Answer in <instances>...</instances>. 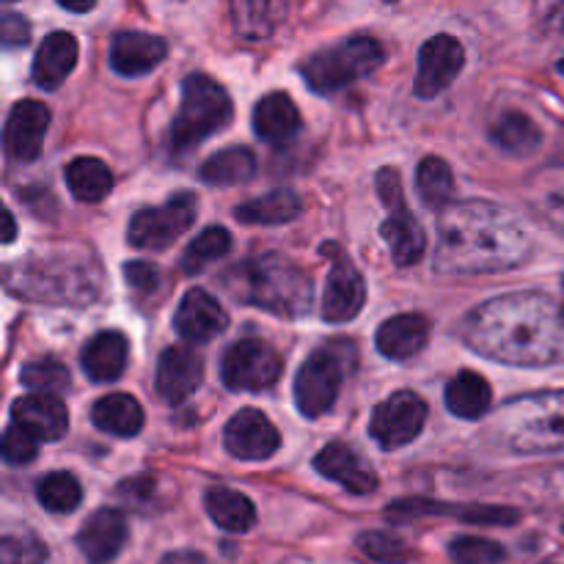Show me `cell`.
Returning a JSON list of instances; mask_svg holds the SVG:
<instances>
[{"mask_svg": "<svg viewBox=\"0 0 564 564\" xmlns=\"http://www.w3.org/2000/svg\"><path fill=\"white\" fill-rule=\"evenodd\" d=\"M463 341L510 367L564 364V312L545 292H510L485 301L463 319Z\"/></svg>", "mask_w": 564, "mask_h": 564, "instance_id": "cell-1", "label": "cell"}, {"mask_svg": "<svg viewBox=\"0 0 564 564\" xmlns=\"http://www.w3.org/2000/svg\"><path fill=\"white\" fill-rule=\"evenodd\" d=\"M532 253V237L516 213L494 202H452L438 213L435 270L446 275L501 273Z\"/></svg>", "mask_w": 564, "mask_h": 564, "instance_id": "cell-2", "label": "cell"}, {"mask_svg": "<svg viewBox=\"0 0 564 564\" xmlns=\"http://www.w3.org/2000/svg\"><path fill=\"white\" fill-rule=\"evenodd\" d=\"M3 281L14 295L36 303L86 306L102 295V268L86 248H53L6 264Z\"/></svg>", "mask_w": 564, "mask_h": 564, "instance_id": "cell-3", "label": "cell"}, {"mask_svg": "<svg viewBox=\"0 0 564 564\" xmlns=\"http://www.w3.org/2000/svg\"><path fill=\"white\" fill-rule=\"evenodd\" d=\"M229 284L237 301H246L286 319L308 314L314 301L312 279L303 273L301 264L281 253H262V257L240 264L229 275Z\"/></svg>", "mask_w": 564, "mask_h": 564, "instance_id": "cell-4", "label": "cell"}, {"mask_svg": "<svg viewBox=\"0 0 564 564\" xmlns=\"http://www.w3.org/2000/svg\"><path fill=\"white\" fill-rule=\"evenodd\" d=\"M499 433L505 444L521 455L564 452V391L521 397L501 408Z\"/></svg>", "mask_w": 564, "mask_h": 564, "instance_id": "cell-5", "label": "cell"}, {"mask_svg": "<svg viewBox=\"0 0 564 564\" xmlns=\"http://www.w3.org/2000/svg\"><path fill=\"white\" fill-rule=\"evenodd\" d=\"M231 99L224 86L207 75H187L182 83V102L171 124V149L185 154L224 130L231 121Z\"/></svg>", "mask_w": 564, "mask_h": 564, "instance_id": "cell-6", "label": "cell"}, {"mask_svg": "<svg viewBox=\"0 0 564 564\" xmlns=\"http://www.w3.org/2000/svg\"><path fill=\"white\" fill-rule=\"evenodd\" d=\"M383 61L386 53L380 42L369 36H352L347 42L336 44V47H325L314 53L303 64V77H306L312 91L336 94L372 75Z\"/></svg>", "mask_w": 564, "mask_h": 564, "instance_id": "cell-7", "label": "cell"}, {"mask_svg": "<svg viewBox=\"0 0 564 564\" xmlns=\"http://www.w3.org/2000/svg\"><path fill=\"white\" fill-rule=\"evenodd\" d=\"M352 361H356V347L341 345V341L314 350L295 375L297 411L306 419L325 416L336 405L341 380Z\"/></svg>", "mask_w": 564, "mask_h": 564, "instance_id": "cell-8", "label": "cell"}, {"mask_svg": "<svg viewBox=\"0 0 564 564\" xmlns=\"http://www.w3.org/2000/svg\"><path fill=\"white\" fill-rule=\"evenodd\" d=\"M375 185H378L380 198H383L386 209H389V218L380 226V235L389 242L391 259H394L397 268H411V264L422 259L427 240H424V229L405 204L400 171L380 169L378 176H375Z\"/></svg>", "mask_w": 564, "mask_h": 564, "instance_id": "cell-9", "label": "cell"}, {"mask_svg": "<svg viewBox=\"0 0 564 564\" xmlns=\"http://www.w3.org/2000/svg\"><path fill=\"white\" fill-rule=\"evenodd\" d=\"M196 196L191 191L174 193L163 207L138 209L127 229V240L141 251H163L180 240L196 220Z\"/></svg>", "mask_w": 564, "mask_h": 564, "instance_id": "cell-10", "label": "cell"}, {"mask_svg": "<svg viewBox=\"0 0 564 564\" xmlns=\"http://www.w3.org/2000/svg\"><path fill=\"white\" fill-rule=\"evenodd\" d=\"M281 372L284 361L279 350L257 336L235 341L220 361V380L231 391H264L279 383Z\"/></svg>", "mask_w": 564, "mask_h": 564, "instance_id": "cell-11", "label": "cell"}, {"mask_svg": "<svg viewBox=\"0 0 564 564\" xmlns=\"http://www.w3.org/2000/svg\"><path fill=\"white\" fill-rule=\"evenodd\" d=\"M427 422V402L413 391H397L389 400L375 405L369 419V435L380 444V449L394 452L419 438Z\"/></svg>", "mask_w": 564, "mask_h": 564, "instance_id": "cell-12", "label": "cell"}, {"mask_svg": "<svg viewBox=\"0 0 564 564\" xmlns=\"http://www.w3.org/2000/svg\"><path fill=\"white\" fill-rule=\"evenodd\" d=\"M463 64H466V50L455 36L441 33V36L427 39L419 50V69L416 80H413L416 97L433 99L444 94L457 80Z\"/></svg>", "mask_w": 564, "mask_h": 564, "instance_id": "cell-13", "label": "cell"}, {"mask_svg": "<svg viewBox=\"0 0 564 564\" xmlns=\"http://www.w3.org/2000/svg\"><path fill=\"white\" fill-rule=\"evenodd\" d=\"M323 253L334 257V268L328 273V284H325L323 295V317L328 323H350L352 317H358L367 303V281L364 275L352 268L350 259L345 257V251L336 246H325Z\"/></svg>", "mask_w": 564, "mask_h": 564, "instance_id": "cell-14", "label": "cell"}, {"mask_svg": "<svg viewBox=\"0 0 564 564\" xmlns=\"http://www.w3.org/2000/svg\"><path fill=\"white\" fill-rule=\"evenodd\" d=\"M224 444L237 460H268L281 449V433L262 411L242 408L226 424Z\"/></svg>", "mask_w": 564, "mask_h": 564, "instance_id": "cell-15", "label": "cell"}, {"mask_svg": "<svg viewBox=\"0 0 564 564\" xmlns=\"http://www.w3.org/2000/svg\"><path fill=\"white\" fill-rule=\"evenodd\" d=\"M50 130V108L39 99H22L6 119L3 147L14 163H31L42 152L44 135Z\"/></svg>", "mask_w": 564, "mask_h": 564, "instance_id": "cell-16", "label": "cell"}, {"mask_svg": "<svg viewBox=\"0 0 564 564\" xmlns=\"http://www.w3.org/2000/svg\"><path fill=\"white\" fill-rule=\"evenodd\" d=\"M174 328L185 341L207 345L229 328V314L207 290L196 286V290H187L176 306Z\"/></svg>", "mask_w": 564, "mask_h": 564, "instance_id": "cell-17", "label": "cell"}, {"mask_svg": "<svg viewBox=\"0 0 564 564\" xmlns=\"http://www.w3.org/2000/svg\"><path fill=\"white\" fill-rule=\"evenodd\" d=\"M204 375V361L191 347H165L158 358V375H154V389L160 400L169 405H180L193 391L198 389Z\"/></svg>", "mask_w": 564, "mask_h": 564, "instance_id": "cell-18", "label": "cell"}, {"mask_svg": "<svg viewBox=\"0 0 564 564\" xmlns=\"http://www.w3.org/2000/svg\"><path fill=\"white\" fill-rule=\"evenodd\" d=\"M11 424L25 430L36 441L53 444V441L64 438L69 430V413L58 397L28 394L11 405Z\"/></svg>", "mask_w": 564, "mask_h": 564, "instance_id": "cell-19", "label": "cell"}, {"mask_svg": "<svg viewBox=\"0 0 564 564\" xmlns=\"http://www.w3.org/2000/svg\"><path fill=\"white\" fill-rule=\"evenodd\" d=\"M314 468L325 479H330V482H339L352 496H369L378 488V474H375V468L356 449H350L347 444H339V441L319 449V455L314 457Z\"/></svg>", "mask_w": 564, "mask_h": 564, "instance_id": "cell-20", "label": "cell"}, {"mask_svg": "<svg viewBox=\"0 0 564 564\" xmlns=\"http://www.w3.org/2000/svg\"><path fill=\"white\" fill-rule=\"evenodd\" d=\"M127 543V518L113 507L94 512L77 532V549L88 564H108L121 554Z\"/></svg>", "mask_w": 564, "mask_h": 564, "instance_id": "cell-21", "label": "cell"}, {"mask_svg": "<svg viewBox=\"0 0 564 564\" xmlns=\"http://www.w3.org/2000/svg\"><path fill=\"white\" fill-rule=\"evenodd\" d=\"M169 55L165 39L143 31H121L110 39V66L124 77L149 75Z\"/></svg>", "mask_w": 564, "mask_h": 564, "instance_id": "cell-22", "label": "cell"}, {"mask_svg": "<svg viewBox=\"0 0 564 564\" xmlns=\"http://www.w3.org/2000/svg\"><path fill=\"white\" fill-rule=\"evenodd\" d=\"M127 358H130V341L119 330H99L83 347V372L94 383H113L124 375Z\"/></svg>", "mask_w": 564, "mask_h": 564, "instance_id": "cell-23", "label": "cell"}, {"mask_svg": "<svg viewBox=\"0 0 564 564\" xmlns=\"http://www.w3.org/2000/svg\"><path fill=\"white\" fill-rule=\"evenodd\" d=\"M253 132L273 147L295 141L301 132V110L292 102L290 94L273 91L259 99L253 110Z\"/></svg>", "mask_w": 564, "mask_h": 564, "instance_id": "cell-24", "label": "cell"}, {"mask_svg": "<svg viewBox=\"0 0 564 564\" xmlns=\"http://www.w3.org/2000/svg\"><path fill=\"white\" fill-rule=\"evenodd\" d=\"M77 64V39L66 31H55L44 36L33 58V83L44 91H55Z\"/></svg>", "mask_w": 564, "mask_h": 564, "instance_id": "cell-25", "label": "cell"}, {"mask_svg": "<svg viewBox=\"0 0 564 564\" xmlns=\"http://www.w3.org/2000/svg\"><path fill=\"white\" fill-rule=\"evenodd\" d=\"M430 319L422 314H397L378 328L375 345L391 361H408L427 347Z\"/></svg>", "mask_w": 564, "mask_h": 564, "instance_id": "cell-26", "label": "cell"}, {"mask_svg": "<svg viewBox=\"0 0 564 564\" xmlns=\"http://www.w3.org/2000/svg\"><path fill=\"white\" fill-rule=\"evenodd\" d=\"M91 422L94 427L116 438H132L143 430V408L130 394H108L94 402Z\"/></svg>", "mask_w": 564, "mask_h": 564, "instance_id": "cell-27", "label": "cell"}, {"mask_svg": "<svg viewBox=\"0 0 564 564\" xmlns=\"http://www.w3.org/2000/svg\"><path fill=\"white\" fill-rule=\"evenodd\" d=\"M391 518L397 516H455L463 518L468 523H516L518 512L507 510V507H457V505H435V501H424V499H411V501H397L391 505L389 510Z\"/></svg>", "mask_w": 564, "mask_h": 564, "instance_id": "cell-28", "label": "cell"}, {"mask_svg": "<svg viewBox=\"0 0 564 564\" xmlns=\"http://www.w3.org/2000/svg\"><path fill=\"white\" fill-rule=\"evenodd\" d=\"M257 174V158H253L251 149L246 147H229L215 152L213 158H207L198 169L202 182L213 187H231L242 185L251 176Z\"/></svg>", "mask_w": 564, "mask_h": 564, "instance_id": "cell-29", "label": "cell"}, {"mask_svg": "<svg viewBox=\"0 0 564 564\" xmlns=\"http://www.w3.org/2000/svg\"><path fill=\"white\" fill-rule=\"evenodd\" d=\"M301 215V198L295 191H270L264 196L251 198L235 209V218L240 224L257 226H281L290 224Z\"/></svg>", "mask_w": 564, "mask_h": 564, "instance_id": "cell-30", "label": "cell"}, {"mask_svg": "<svg viewBox=\"0 0 564 564\" xmlns=\"http://www.w3.org/2000/svg\"><path fill=\"white\" fill-rule=\"evenodd\" d=\"M490 386L482 375L477 372H460L449 380L446 386V408L455 413L457 419H468L477 422L488 413L490 408Z\"/></svg>", "mask_w": 564, "mask_h": 564, "instance_id": "cell-31", "label": "cell"}, {"mask_svg": "<svg viewBox=\"0 0 564 564\" xmlns=\"http://www.w3.org/2000/svg\"><path fill=\"white\" fill-rule=\"evenodd\" d=\"M66 187L83 204H97L113 191V174L97 158H75L64 171Z\"/></svg>", "mask_w": 564, "mask_h": 564, "instance_id": "cell-32", "label": "cell"}, {"mask_svg": "<svg viewBox=\"0 0 564 564\" xmlns=\"http://www.w3.org/2000/svg\"><path fill=\"white\" fill-rule=\"evenodd\" d=\"M204 505H207L209 518L220 529H226V532L242 534L257 523V507H253V501L248 496L237 494V490L213 488L207 494V499H204Z\"/></svg>", "mask_w": 564, "mask_h": 564, "instance_id": "cell-33", "label": "cell"}, {"mask_svg": "<svg viewBox=\"0 0 564 564\" xmlns=\"http://www.w3.org/2000/svg\"><path fill=\"white\" fill-rule=\"evenodd\" d=\"M490 141L507 154H516V158H527L534 149L543 143V132L540 127L529 119L527 113H518V110H510V113L501 116L494 127H490Z\"/></svg>", "mask_w": 564, "mask_h": 564, "instance_id": "cell-34", "label": "cell"}, {"mask_svg": "<svg viewBox=\"0 0 564 564\" xmlns=\"http://www.w3.org/2000/svg\"><path fill=\"white\" fill-rule=\"evenodd\" d=\"M529 202L540 218L564 237V169H545L529 185Z\"/></svg>", "mask_w": 564, "mask_h": 564, "instance_id": "cell-35", "label": "cell"}, {"mask_svg": "<svg viewBox=\"0 0 564 564\" xmlns=\"http://www.w3.org/2000/svg\"><path fill=\"white\" fill-rule=\"evenodd\" d=\"M416 191L424 207L444 209L449 207L452 191H455V180H452V169L446 160L441 158H424L416 169Z\"/></svg>", "mask_w": 564, "mask_h": 564, "instance_id": "cell-36", "label": "cell"}, {"mask_svg": "<svg viewBox=\"0 0 564 564\" xmlns=\"http://www.w3.org/2000/svg\"><path fill=\"white\" fill-rule=\"evenodd\" d=\"M36 499L47 512L66 516V512H75L77 507H80L83 488H80V482L72 477V474L53 471V474H47V477L39 479Z\"/></svg>", "mask_w": 564, "mask_h": 564, "instance_id": "cell-37", "label": "cell"}, {"mask_svg": "<svg viewBox=\"0 0 564 564\" xmlns=\"http://www.w3.org/2000/svg\"><path fill=\"white\" fill-rule=\"evenodd\" d=\"M231 248V235L224 226H207L191 246L182 253L180 264L187 275H196L198 270H204L207 264L218 262L220 257H226Z\"/></svg>", "mask_w": 564, "mask_h": 564, "instance_id": "cell-38", "label": "cell"}, {"mask_svg": "<svg viewBox=\"0 0 564 564\" xmlns=\"http://www.w3.org/2000/svg\"><path fill=\"white\" fill-rule=\"evenodd\" d=\"M22 386L33 391V394H61L72 386L69 369L64 364H58L55 358H36V361H28L20 372Z\"/></svg>", "mask_w": 564, "mask_h": 564, "instance_id": "cell-39", "label": "cell"}, {"mask_svg": "<svg viewBox=\"0 0 564 564\" xmlns=\"http://www.w3.org/2000/svg\"><path fill=\"white\" fill-rule=\"evenodd\" d=\"M284 11L279 3H231V17L240 36L246 39H264L273 33L275 17Z\"/></svg>", "mask_w": 564, "mask_h": 564, "instance_id": "cell-40", "label": "cell"}, {"mask_svg": "<svg viewBox=\"0 0 564 564\" xmlns=\"http://www.w3.org/2000/svg\"><path fill=\"white\" fill-rule=\"evenodd\" d=\"M0 560L3 564H42L47 562V545L33 532H6L0 545Z\"/></svg>", "mask_w": 564, "mask_h": 564, "instance_id": "cell-41", "label": "cell"}, {"mask_svg": "<svg viewBox=\"0 0 564 564\" xmlns=\"http://www.w3.org/2000/svg\"><path fill=\"white\" fill-rule=\"evenodd\" d=\"M449 556L455 564H501L507 560V551L494 540L457 538L449 545Z\"/></svg>", "mask_w": 564, "mask_h": 564, "instance_id": "cell-42", "label": "cell"}, {"mask_svg": "<svg viewBox=\"0 0 564 564\" xmlns=\"http://www.w3.org/2000/svg\"><path fill=\"white\" fill-rule=\"evenodd\" d=\"M358 549L375 562H383V564H402L408 562V545L402 540L391 538L386 532H364L358 538Z\"/></svg>", "mask_w": 564, "mask_h": 564, "instance_id": "cell-43", "label": "cell"}, {"mask_svg": "<svg viewBox=\"0 0 564 564\" xmlns=\"http://www.w3.org/2000/svg\"><path fill=\"white\" fill-rule=\"evenodd\" d=\"M39 441L33 435H28L25 430H20L17 424H11L3 433V460L9 466H28V463L36 457Z\"/></svg>", "mask_w": 564, "mask_h": 564, "instance_id": "cell-44", "label": "cell"}, {"mask_svg": "<svg viewBox=\"0 0 564 564\" xmlns=\"http://www.w3.org/2000/svg\"><path fill=\"white\" fill-rule=\"evenodd\" d=\"M28 36H31V28H28L25 17L14 14V11H3V17H0V42H3V47H25Z\"/></svg>", "mask_w": 564, "mask_h": 564, "instance_id": "cell-45", "label": "cell"}, {"mask_svg": "<svg viewBox=\"0 0 564 564\" xmlns=\"http://www.w3.org/2000/svg\"><path fill=\"white\" fill-rule=\"evenodd\" d=\"M124 279L132 290L138 292H154L160 284V270L152 262H127L124 264Z\"/></svg>", "mask_w": 564, "mask_h": 564, "instance_id": "cell-46", "label": "cell"}, {"mask_svg": "<svg viewBox=\"0 0 564 564\" xmlns=\"http://www.w3.org/2000/svg\"><path fill=\"white\" fill-rule=\"evenodd\" d=\"M152 494H154V479L149 477V474H143V477H132L119 485V496L130 501V505H141L143 496H152Z\"/></svg>", "mask_w": 564, "mask_h": 564, "instance_id": "cell-47", "label": "cell"}, {"mask_svg": "<svg viewBox=\"0 0 564 564\" xmlns=\"http://www.w3.org/2000/svg\"><path fill=\"white\" fill-rule=\"evenodd\" d=\"M160 564H209V560L202 554H193V551H174V554L163 556Z\"/></svg>", "mask_w": 564, "mask_h": 564, "instance_id": "cell-48", "label": "cell"}, {"mask_svg": "<svg viewBox=\"0 0 564 564\" xmlns=\"http://www.w3.org/2000/svg\"><path fill=\"white\" fill-rule=\"evenodd\" d=\"M549 22H551V28H554V31L564 33V3L562 6H554V9H551Z\"/></svg>", "mask_w": 564, "mask_h": 564, "instance_id": "cell-49", "label": "cell"}, {"mask_svg": "<svg viewBox=\"0 0 564 564\" xmlns=\"http://www.w3.org/2000/svg\"><path fill=\"white\" fill-rule=\"evenodd\" d=\"M6 218V231H3V242H11L14 240V231H17V226H14V215L11 213H6L3 215Z\"/></svg>", "mask_w": 564, "mask_h": 564, "instance_id": "cell-50", "label": "cell"}, {"mask_svg": "<svg viewBox=\"0 0 564 564\" xmlns=\"http://www.w3.org/2000/svg\"><path fill=\"white\" fill-rule=\"evenodd\" d=\"M94 6H97V3H94V0H91V3H69V0H61V9L80 11V14H83V11H91Z\"/></svg>", "mask_w": 564, "mask_h": 564, "instance_id": "cell-51", "label": "cell"}, {"mask_svg": "<svg viewBox=\"0 0 564 564\" xmlns=\"http://www.w3.org/2000/svg\"><path fill=\"white\" fill-rule=\"evenodd\" d=\"M556 69H560V72H562V75H564V58L560 61V64H556Z\"/></svg>", "mask_w": 564, "mask_h": 564, "instance_id": "cell-52", "label": "cell"}, {"mask_svg": "<svg viewBox=\"0 0 564 564\" xmlns=\"http://www.w3.org/2000/svg\"><path fill=\"white\" fill-rule=\"evenodd\" d=\"M562 290H564V279H562Z\"/></svg>", "mask_w": 564, "mask_h": 564, "instance_id": "cell-53", "label": "cell"}, {"mask_svg": "<svg viewBox=\"0 0 564 564\" xmlns=\"http://www.w3.org/2000/svg\"><path fill=\"white\" fill-rule=\"evenodd\" d=\"M562 479H564V474H562Z\"/></svg>", "mask_w": 564, "mask_h": 564, "instance_id": "cell-54", "label": "cell"}]
</instances>
